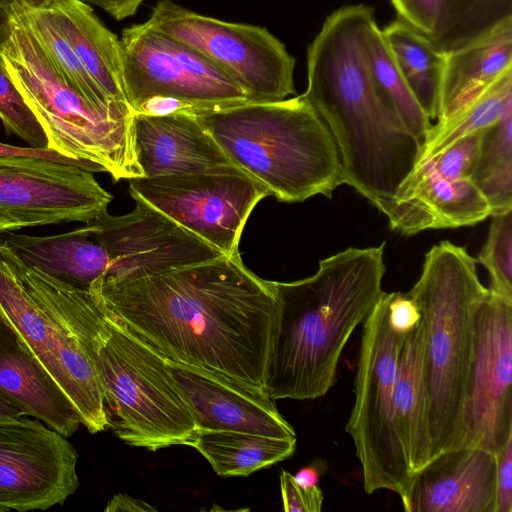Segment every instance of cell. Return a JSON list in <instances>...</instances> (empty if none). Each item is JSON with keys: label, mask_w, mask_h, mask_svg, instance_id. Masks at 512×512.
<instances>
[{"label": "cell", "mask_w": 512, "mask_h": 512, "mask_svg": "<svg viewBox=\"0 0 512 512\" xmlns=\"http://www.w3.org/2000/svg\"><path fill=\"white\" fill-rule=\"evenodd\" d=\"M89 291L166 358L265 389L276 282L250 271L239 253L129 281L96 280Z\"/></svg>", "instance_id": "obj_1"}, {"label": "cell", "mask_w": 512, "mask_h": 512, "mask_svg": "<svg viewBox=\"0 0 512 512\" xmlns=\"http://www.w3.org/2000/svg\"><path fill=\"white\" fill-rule=\"evenodd\" d=\"M375 21L374 10L364 4L341 7L325 19L307 50L302 95L334 139L343 184L389 221L422 142L404 125L372 72L367 34Z\"/></svg>", "instance_id": "obj_2"}, {"label": "cell", "mask_w": 512, "mask_h": 512, "mask_svg": "<svg viewBox=\"0 0 512 512\" xmlns=\"http://www.w3.org/2000/svg\"><path fill=\"white\" fill-rule=\"evenodd\" d=\"M384 248L349 247L310 277L276 282L278 312L265 389L273 400H309L334 385L343 349L384 291Z\"/></svg>", "instance_id": "obj_3"}, {"label": "cell", "mask_w": 512, "mask_h": 512, "mask_svg": "<svg viewBox=\"0 0 512 512\" xmlns=\"http://www.w3.org/2000/svg\"><path fill=\"white\" fill-rule=\"evenodd\" d=\"M194 115L231 163L279 201L331 198L343 184L334 139L303 95Z\"/></svg>", "instance_id": "obj_4"}, {"label": "cell", "mask_w": 512, "mask_h": 512, "mask_svg": "<svg viewBox=\"0 0 512 512\" xmlns=\"http://www.w3.org/2000/svg\"><path fill=\"white\" fill-rule=\"evenodd\" d=\"M476 265L464 247L441 241L425 254L421 275L409 291L421 313L431 459L463 446L475 314L489 291Z\"/></svg>", "instance_id": "obj_5"}, {"label": "cell", "mask_w": 512, "mask_h": 512, "mask_svg": "<svg viewBox=\"0 0 512 512\" xmlns=\"http://www.w3.org/2000/svg\"><path fill=\"white\" fill-rule=\"evenodd\" d=\"M0 52L5 66L48 137V149L95 165L116 181L143 177L134 148L133 117L95 109L66 79L15 6Z\"/></svg>", "instance_id": "obj_6"}, {"label": "cell", "mask_w": 512, "mask_h": 512, "mask_svg": "<svg viewBox=\"0 0 512 512\" xmlns=\"http://www.w3.org/2000/svg\"><path fill=\"white\" fill-rule=\"evenodd\" d=\"M103 310L92 339V357L108 428L126 444L151 451L190 446L198 427L164 356Z\"/></svg>", "instance_id": "obj_7"}, {"label": "cell", "mask_w": 512, "mask_h": 512, "mask_svg": "<svg viewBox=\"0 0 512 512\" xmlns=\"http://www.w3.org/2000/svg\"><path fill=\"white\" fill-rule=\"evenodd\" d=\"M407 334L389 323L384 292L363 322L355 401L345 427L360 462L365 492L393 491L402 506L414 477L395 427V389Z\"/></svg>", "instance_id": "obj_8"}, {"label": "cell", "mask_w": 512, "mask_h": 512, "mask_svg": "<svg viewBox=\"0 0 512 512\" xmlns=\"http://www.w3.org/2000/svg\"><path fill=\"white\" fill-rule=\"evenodd\" d=\"M122 80L133 113L197 114L251 102L220 68L148 21L122 30Z\"/></svg>", "instance_id": "obj_9"}, {"label": "cell", "mask_w": 512, "mask_h": 512, "mask_svg": "<svg viewBox=\"0 0 512 512\" xmlns=\"http://www.w3.org/2000/svg\"><path fill=\"white\" fill-rule=\"evenodd\" d=\"M155 29L200 53L246 93L251 102L295 94V59L266 28L233 23L161 0L147 20Z\"/></svg>", "instance_id": "obj_10"}, {"label": "cell", "mask_w": 512, "mask_h": 512, "mask_svg": "<svg viewBox=\"0 0 512 512\" xmlns=\"http://www.w3.org/2000/svg\"><path fill=\"white\" fill-rule=\"evenodd\" d=\"M129 181V192L224 255L238 244L257 203L269 191L233 164Z\"/></svg>", "instance_id": "obj_11"}, {"label": "cell", "mask_w": 512, "mask_h": 512, "mask_svg": "<svg viewBox=\"0 0 512 512\" xmlns=\"http://www.w3.org/2000/svg\"><path fill=\"white\" fill-rule=\"evenodd\" d=\"M14 258L25 285L49 321L65 393L80 414L82 425L92 434L106 430L105 403L92 357L93 335L104 314L101 304L90 291L75 288L26 266L15 255Z\"/></svg>", "instance_id": "obj_12"}, {"label": "cell", "mask_w": 512, "mask_h": 512, "mask_svg": "<svg viewBox=\"0 0 512 512\" xmlns=\"http://www.w3.org/2000/svg\"><path fill=\"white\" fill-rule=\"evenodd\" d=\"M512 299L489 288L474 322L462 447L497 454L512 439Z\"/></svg>", "instance_id": "obj_13"}, {"label": "cell", "mask_w": 512, "mask_h": 512, "mask_svg": "<svg viewBox=\"0 0 512 512\" xmlns=\"http://www.w3.org/2000/svg\"><path fill=\"white\" fill-rule=\"evenodd\" d=\"M77 461L72 443L47 425L0 420V512L62 505L79 487Z\"/></svg>", "instance_id": "obj_14"}, {"label": "cell", "mask_w": 512, "mask_h": 512, "mask_svg": "<svg viewBox=\"0 0 512 512\" xmlns=\"http://www.w3.org/2000/svg\"><path fill=\"white\" fill-rule=\"evenodd\" d=\"M112 195L92 172L36 158H0V216L22 228L89 223L107 212Z\"/></svg>", "instance_id": "obj_15"}, {"label": "cell", "mask_w": 512, "mask_h": 512, "mask_svg": "<svg viewBox=\"0 0 512 512\" xmlns=\"http://www.w3.org/2000/svg\"><path fill=\"white\" fill-rule=\"evenodd\" d=\"M164 361L198 429L296 438L265 389L165 356Z\"/></svg>", "instance_id": "obj_16"}, {"label": "cell", "mask_w": 512, "mask_h": 512, "mask_svg": "<svg viewBox=\"0 0 512 512\" xmlns=\"http://www.w3.org/2000/svg\"><path fill=\"white\" fill-rule=\"evenodd\" d=\"M496 454L460 447L432 458L413 477L407 512H496Z\"/></svg>", "instance_id": "obj_17"}, {"label": "cell", "mask_w": 512, "mask_h": 512, "mask_svg": "<svg viewBox=\"0 0 512 512\" xmlns=\"http://www.w3.org/2000/svg\"><path fill=\"white\" fill-rule=\"evenodd\" d=\"M490 215L487 200L468 177H443L425 159L400 186L389 224L392 230L411 236L427 229L475 225Z\"/></svg>", "instance_id": "obj_18"}, {"label": "cell", "mask_w": 512, "mask_h": 512, "mask_svg": "<svg viewBox=\"0 0 512 512\" xmlns=\"http://www.w3.org/2000/svg\"><path fill=\"white\" fill-rule=\"evenodd\" d=\"M0 397L66 438L82 425L70 398L1 312Z\"/></svg>", "instance_id": "obj_19"}, {"label": "cell", "mask_w": 512, "mask_h": 512, "mask_svg": "<svg viewBox=\"0 0 512 512\" xmlns=\"http://www.w3.org/2000/svg\"><path fill=\"white\" fill-rule=\"evenodd\" d=\"M133 132L143 177L192 173L232 164L192 113H133Z\"/></svg>", "instance_id": "obj_20"}, {"label": "cell", "mask_w": 512, "mask_h": 512, "mask_svg": "<svg viewBox=\"0 0 512 512\" xmlns=\"http://www.w3.org/2000/svg\"><path fill=\"white\" fill-rule=\"evenodd\" d=\"M512 70V18L450 51L444 67L436 122L439 127Z\"/></svg>", "instance_id": "obj_21"}, {"label": "cell", "mask_w": 512, "mask_h": 512, "mask_svg": "<svg viewBox=\"0 0 512 512\" xmlns=\"http://www.w3.org/2000/svg\"><path fill=\"white\" fill-rule=\"evenodd\" d=\"M46 8L88 75L110 102L131 110L124 95L117 35L82 0H54Z\"/></svg>", "instance_id": "obj_22"}, {"label": "cell", "mask_w": 512, "mask_h": 512, "mask_svg": "<svg viewBox=\"0 0 512 512\" xmlns=\"http://www.w3.org/2000/svg\"><path fill=\"white\" fill-rule=\"evenodd\" d=\"M4 234V242L23 264L75 288L89 291L107 272L103 249L87 223L49 236Z\"/></svg>", "instance_id": "obj_23"}, {"label": "cell", "mask_w": 512, "mask_h": 512, "mask_svg": "<svg viewBox=\"0 0 512 512\" xmlns=\"http://www.w3.org/2000/svg\"><path fill=\"white\" fill-rule=\"evenodd\" d=\"M422 351L420 320L404 339L395 389V427L413 475L431 459Z\"/></svg>", "instance_id": "obj_24"}, {"label": "cell", "mask_w": 512, "mask_h": 512, "mask_svg": "<svg viewBox=\"0 0 512 512\" xmlns=\"http://www.w3.org/2000/svg\"><path fill=\"white\" fill-rule=\"evenodd\" d=\"M190 446L207 459L216 474L247 476L290 457L296 448V438L198 429Z\"/></svg>", "instance_id": "obj_25"}, {"label": "cell", "mask_w": 512, "mask_h": 512, "mask_svg": "<svg viewBox=\"0 0 512 512\" xmlns=\"http://www.w3.org/2000/svg\"><path fill=\"white\" fill-rule=\"evenodd\" d=\"M381 31L397 68L417 101L430 119L436 120L444 52L428 36L399 18Z\"/></svg>", "instance_id": "obj_26"}, {"label": "cell", "mask_w": 512, "mask_h": 512, "mask_svg": "<svg viewBox=\"0 0 512 512\" xmlns=\"http://www.w3.org/2000/svg\"><path fill=\"white\" fill-rule=\"evenodd\" d=\"M468 178L487 200L491 215L512 209V101L500 118L483 130Z\"/></svg>", "instance_id": "obj_27"}, {"label": "cell", "mask_w": 512, "mask_h": 512, "mask_svg": "<svg viewBox=\"0 0 512 512\" xmlns=\"http://www.w3.org/2000/svg\"><path fill=\"white\" fill-rule=\"evenodd\" d=\"M11 5L23 16L30 30L66 81L95 109L116 117L132 118L133 112L114 105L88 75L70 44L57 28L46 7L32 8L19 1Z\"/></svg>", "instance_id": "obj_28"}, {"label": "cell", "mask_w": 512, "mask_h": 512, "mask_svg": "<svg viewBox=\"0 0 512 512\" xmlns=\"http://www.w3.org/2000/svg\"><path fill=\"white\" fill-rule=\"evenodd\" d=\"M511 101L512 70L500 76L446 123L432 126L422 142L417 163L436 155L456 140L491 126Z\"/></svg>", "instance_id": "obj_29"}, {"label": "cell", "mask_w": 512, "mask_h": 512, "mask_svg": "<svg viewBox=\"0 0 512 512\" xmlns=\"http://www.w3.org/2000/svg\"><path fill=\"white\" fill-rule=\"evenodd\" d=\"M512 18V0H441L430 40L442 52L455 49Z\"/></svg>", "instance_id": "obj_30"}, {"label": "cell", "mask_w": 512, "mask_h": 512, "mask_svg": "<svg viewBox=\"0 0 512 512\" xmlns=\"http://www.w3.org/2000/svg\"><path fill=\"white\" fill-rule=\"evenodd\" d=\"M367 53L372 72L407 129L421 142L433 126L397 68L375 21L367 34Z\"/></svg>", "instance_id": "obj_31"}, {"label": "cell", "mask_w": 512, "mask_h": 512, "mask_svg": "<svg viewBox=\"0 0 512 512\" xmlns=\"http://www.w3.org/2000/svg\"><path fill=\"white\" fill-rule=\"evenodd\" d=\"M491 216L488 236L476 261L489 272V288L512 299V209Z\"/></svg>", "instance_id": "obj_32"}, {"label": "cell", "mask_w": 512, "mask_h": 512, "mask_svg": "<svg viewBox=\"0 0 512 512\" xmlns=\"http://www.w3.org/2000/svg\"><path fill=\"white\" fill-rule=\"evenodd\" d=\"M0 120L7 135H16L30 147L47 149L44 128L11 78L0 54Z\"/></svg>", "instance_id": "obj_33"}, {"label": "cell", "mask_w": 512, "mask_h": 512, "mask_svg": "<svg viewBox=\"0 0 512 512\" xmlns=\"http://www.w3.org/2000/svg\"><path fill=\"white\" fill-rule=\"evenodd\" d=\"M483 130L456 140L428 158L434 169L443 177L450 179L468 177L479 151Z\"/></svg>", "instance_id": "obj_34"}, {"label": "cell", "mask_w": 512, "mask_h": 512, "mask_svg": "<svg viewBox=\"0 0 512 512\" xmlns=\"http://www.w3.org/2000/svg\"><path fill=\"white\" fill-rule=\"evenodd\" d=\"M283 508L287 512H320L324 501L318 485L305 487L298 484L288 471L280 474Z\"/></svg>", "instance_id": "obj_35"}, {"label": "cell", "mask_w": 512, "mask_h": 512, "mask_svg": "<svg viewBox=\"0 0 512 512\" xmlns=\"http://www.w3.org/2000/svg\"><path fill=\"white\" fill-rule=\"evenodd\" d=\"M398 18L431 37L434 32L441 0H390Z\"/></svg>", "instance_id": "obj_36"}, {"label": "cell", "mask_w": 512, "mask_h": 512, "mask_svg": "<svg viewBox=\"0 0 512 512\" xmlns=\"http://www.w3.org/2000/svg\"><path fill=\"white\" fill-rule=\"evenodd\" d=\"M391 326L402 334L411 332L421 320L419 307L409 292L385 293Z\"/></svg>", "instance_id": "obj_37"}, {"label": "cell", "mask_w": 512, "mask_h": 512, "mask_svg": "<svg viewBox=\"0 0 512 512\" xmlns=\"http://www.w3.org/2000/svg\"><path fill=\"white\" fill-rule=\"evenodd\" d=\"M496 456V512H512V439Z\"/></svg>", "instance_id": "obj_38"}, {"label": "cell", "mask_w": 512, "mask_h": 512, "mask_svg": "<svg viewBox=\"0 0 512 512\" xmlns=\"http://www.w3.org/2000/svg\"><path fill=\"white\" fill-rule=\"evenodd\" d=\"M0 158H36L74 165L90 172H102L95 165L69 158L48 148L18 147L0 142Z\"/></svg>", "instance_id": "obj_39"}, {"label": "cell", "mask_w": 512, "mask_h": 512, "mask_svg": "<svg viewBox=\"0 0 512 512\" xmlns=\"http://www.w3.org/2000/svg\"><path fill=\"white\" fill-rule=\"evenodd\" d=\"M86 1L100 7L115 20L122 21L124 19L134 16L137 13L140 6L146 0H86Z\"/></svg>", "instance_id": "obj_40"}, {"label": "cell", "mask_w": 512, "mask_h": 512, "mask_svg": "<svg viewBox=\"0 0 512 512\" xmlns=\"http://www.w3.org/2000/svg\"><path fill=\"white\" fill-rule=\"evenodd\" d=\"M156 510V507H153L140 499H136L123 493L114 495L104 509L106 512H140Z\"/></svg>", "instance_id": "obj_41"}, {"label": "cell", "mask_w": 512, "mask_h": 512, "mask_svg": "<svg viewBox=\"0 0 512 512\" xmlns=\"http://www.w3.org/2000/svg\"><path fill=\"white\" fill-rule=\"evenodd\" d=\"M327 463L316 459L313 463L301 468L294 478L302 486L310 487L318 485L322 474L327 470Z\"/></svg>", "instance_id": "obj_42"}, {"label": "cell", "mask_w": 512, "mask_h": 512, "mask_svg": "<svg viewBox=\"0 0 512 512\" xmlns=\"http://www.w3.org/2000/svg\"><path fill=\"white\" fill-rule=\"evenodd\" d=\"M12 10L9 5L0 0V52L11 34Z\"/></svg>", "instance_id": "obj_43"}, {"label": "cell", "mask_w": 512, "mask_h": 512, "mask_svg": "<svg viewBox=\"0 0 512 512\" xmlns=\"http://www.w3.org/2000/svg\"><path fill=\"white\" fill-rule=\"evenodd\" d=\"M22 416H26L24 412L0 397V420L17 419Z\"/></svg>", "instance_id": "obj_44"}, {"label": "cell", "mask_w": 512, "mask_h": 512, "mask_svg": "<svg viewBox=\"0 0 512 512\" xmlns=\"http://www.w3.org/2000/svg\"><path fill=\"white\" fill-rule=\"evenodd\" d=\"M7 5H11L14 1H19L25 6L32 8H43L50 5L54 0H2Z\"/></svg>", "instance_id": "obj_45"}, {"label": "cell", "mask_w": 512, "mask_h": 512, "mask_svg": "<svg viewBox=\"0 0 512 512\" xmlns=\"http://www.w3.org/2000/svg\"><path fill=\"white\" fill-rule=\"evenodd\" d=\"M21 228L22 227L19 224L0 216V235L8 231L19 230Z\"/></svg>", "instance_id": "obj_46"}]
</instances>
